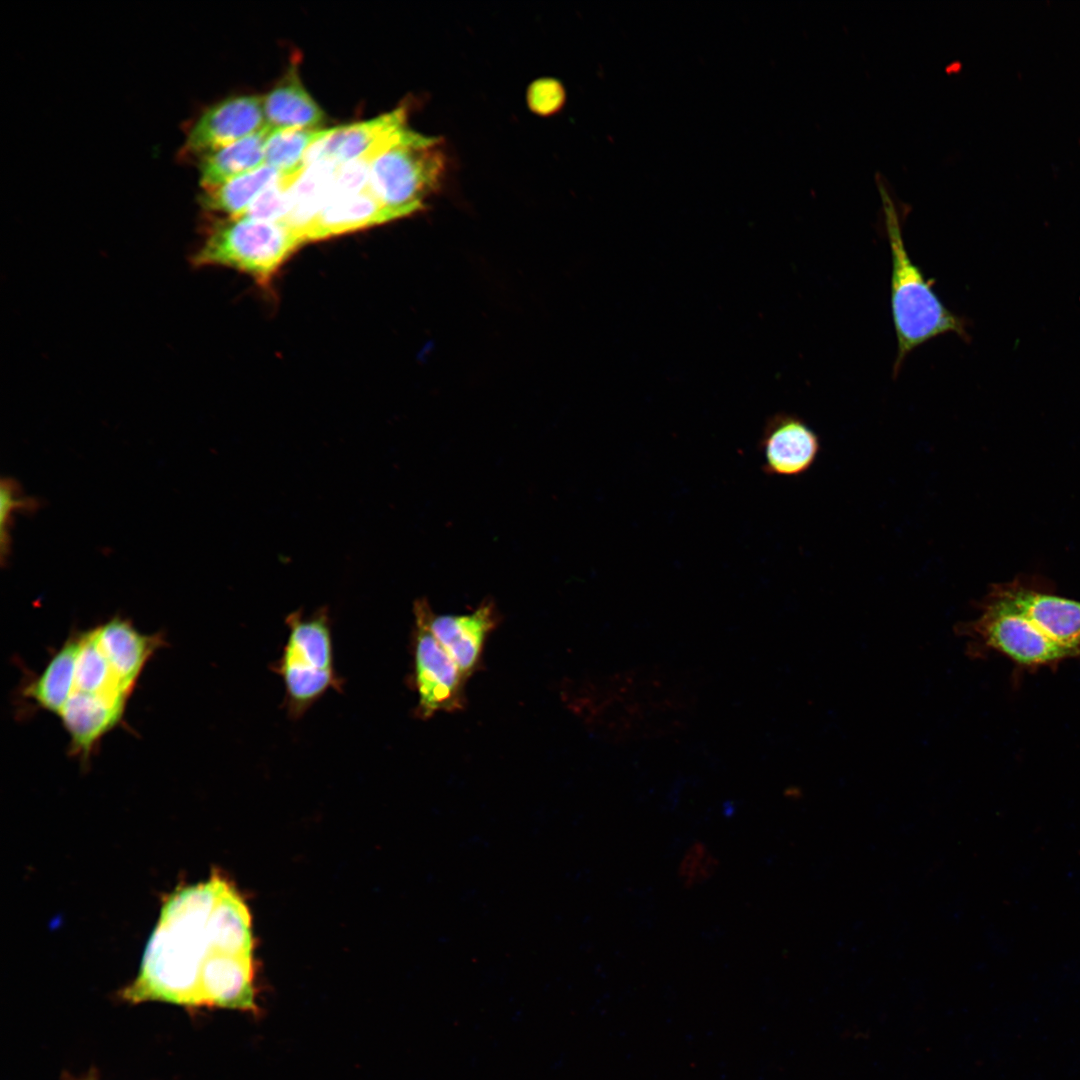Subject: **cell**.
Here are the masks:
<instances>
[{
	"label": "cell",
	"mask_w": 1080,
	"mask_h": 1080,
	"mask_svg": "<svg viewBox=\"0 0 1080 1080\" xmlns=\"http://www.w3.org/2000/svg\"><path fill=\"white\" fill-rule=\"evenodd\" d=\"M252 946L245 902L214 873L169 895L122 998L255 1010Z\"/></svg>",
	"instance_id": "obj_1"
},
{
	"label": "cell",
	"mask_w": 1080,
	"mask_h": 1080,
	"mask_svg": "<svg viewBox=\"0 0 1080 1080\" xmlns=\"http://www.w3.org/2000/svg\"><path fill=\"white\" fill-rule=\"evenodd\" d=\"M882 215L891 252L890 306L897 350L893 376L918 346L942 334L954 333L968 342V322L940 300L922 270L912 261L902 233L901 209L886 178L875 173Z\"/></svg>",
	"instance_id": "obj_2"
},
{
	"label": "cell",
	"mask_w": 1080,
	"mask_h": 1080,
	"mask_svg": "<svg viewBox=\"0 0 1080 1080\" xmlns=\"http://www.w3.org/2000/svg\"><path fill=\"white\" fill-rule=\"evenodd\" d=\"M285 624L287 639L272 670L283 681L289 717L298 719L330 689L341 690L343 679L334 667L328 608L309 616L295 610L286 616Z\"/></svg>",
	"instance_id": "obj_3"
},
{
	"label": "cell",
	"mask_w": 1080,
	"mask_h": 1080,
	"mask_svg": "<svg viewBox=\"0 0 1080 1080\" xmlns=\"http://www.w3.org/2000/svg\"><path fill=\"white\" fill-rule=\"evenodd\" d=\"M447 157L441 138L405 126L373 162L368 188L398 218L424 208L444 177Z\"/></svg>",
	"instance_id": "obj_4"
},
{
	"label": "cell",
	"mask_w": 1080,
	"mask_h": 1080,
	"mask_svg": "<svg viewBox=\"0 0 1080 1080\" xmlns=\"http://www.w3.org/2000/svg\"><path fill=\"white\" fill-rule=\"evenodd\" d=\"M304 243L302 236L284 222L225 218L207 233L192 263L197 267H229L266 286Z\"/></svg>",
	"instance_id": "obj_5"
},
{
	"label": "cell",
	"mask_w": 1080,
	"mask_h": 1080,
	"mask_svg": "<svg viewBox=\"0 0 1080 1080\" xmlns=\"http://www.w3.org/2000/svg\"><path fill=\"white\" fill-rule=\"evenodd\" d=\"M978 609L980 614L977 618L955 626V633L966 640L970 656L997 652L1029 669L1055 666L1067 659L1080 658V649L1055 642L1023 615L989 593L979 602Z\"/></svg>",
	"instance_id": "obj_6"
},
{
	"label": "cell",
	"mask_w": 1080,
	"mask_h": 1080,
	"mask_svg": "<svg viewBox=\"0 0 1080 1080\" xmlns=\"http://www.w3.org/2000/svg\"><path fill=\"white\" fill-rule=\"evenodd\" d=\"M431 609L425 598L413 605L414 685L417 714L422 718L463 706L465 676L434 636L429 623Z\"/></svg>",
	"instance_id": "obj_7"
},
{
	"label": "cell",
	"mask_w": 1080,
	"mask_h": 1080,
	"mask_svg": "<svg viewBox=\"0 0 1080 1080\" xmlns=\"http://www.w3.org/2000/svg\"><path fill=\"white\" fill-rule=\"evenodd\" d=\"M988 593L1023 615L1055 642L1080 649V601L1020 579L994 584Z\"/></svg>",
	"instance_id": "obj_8"
},
{
	"label": "cell",
	"mask_w": 1080,
	"mask_h": 1080,
	"mask_svg": "<svg viewBox=\"0 0 1080 1080\" xmlns=\"http://www.w3.org/2000/svg\"><path fill=\"white\" fill-rule=\"evenodd\" d=\"M265 127L263 98L255 95L230 97L200 115L187 134L185 149L203 156Z\"/></svg>",
	"instance_id": "obj_9"
},
{
	"label": "cell",
	"mask_w": 1080,
	"mask_h": 1080,
	"mask_svg": "<svg viewBox=\"0 0 1080 1080\" xmlns=\"http://www.w3.org/2000/svg\"><path fill=\"white\" fill-rule=\"evenodd\" d=\"M758 448L765 474L796 477L807 472L816 461L820 440L802 418L782 412L767 420Z\"/></svg>",
	"instance_id": "obj_10"
},
{
	"label": "cell",
	"mask_w": 1080,
	"mask_h": 1080,
	"mask_svg": "<svg viewBox=\"0 0 1080 1080\" xmlns=\"http://www.w3.org/2000/svg\"><path fill=\"white\" fill-rule=\"evenodd\" d=\"M497 611L490 600L463 615H439L431 609L430 628L465 677L478 666L489 633L497 623Z\"/></svg>",
	"instance_id": "obj_11"
},
{
	"label": "cell",
	"mask_w": 1080,
	"mask_h": 1080,
	"mask_svg": "<svg viewBox=\"0 0 1080 1080\" xmlns=\"http://www.w3.org/2000/svg\"><path fill=\"white\" fill-rule=\"evenodd\" d=\"M127 699L74 691L61 712L73 754L87 758L100 739L122 719Z\"/></svg>",
	"instance_id": "obj_12"
},
{
	"label": "cell",
	"mask_w": 1080,
	"mask_h": 1080,
	"mask_svg": "<svg viewBox=\"0 0 1080 1080\" xmlns=\"http://www.w3.org/2000/svg\"><path fill=\"white\" fill-rule=\"evenodd\" d=\"M406 120L407 110L402 106L371 120L327 129L305 152L303 167L321 162L337 165L349 162L382 137L406 124Z\"/></svg>",
	"instance_id": "obj_13"
},
{
	"label": "cell",
	"mask_w": 1080,
	"mask_h": 1080,
	"mask_svg": "<svg viewBox=\"0 0 1080 1080\" xmlns=\"http://www.w3.org/2000/svg\"><path fill=\"white\" fill-rule=\"evenodd\" d=\"M94 631L113 673L127 690L132 691L145 664L161 646V636L143 634L127 619L118 616Z\"/></svg>",
	"instance_id": "obj_14"
},
{
	"label": "cell",
	"mask_w": 1080,
	"mask_h": 1080,
	"mask_svg": "<svg viewBox=\"0 0 1080 1080\" xmlns=\"http://www.w3.org/2000/svg\"><path fill=\"white\" fill-rule=\"evenodd\" d=\"M395 219L397 215L367 186L359 192L329 199L304 230L303 237L305 242L323 240Z\"/></svg>",
	"instance_id": "obj_15"
},
{
	"label": "cell",
	"mask_w": 1080,
	"mask_h": 1080,
	"mask_svg": "<svg viewBox=\"0 0 1080 1080\" xmlns=\"http://www.w3.org/2000/svg\"><path fill=\"white\" fill-rule=\"evenodd\" d=\"M266 127L276 129H319L325 115L302 85L292 67L263 98Z\"/></svg>",
	"instance_id": "obj_16"
},
{
	"label": "cell",
	"mask_w": 1080,
	"mask_h": 1080,
	"mask_svg": "<svg viewBox=\"0 0 1080 1080\" xmlns=\"http://www.w3.org/2000/svg\"><path fill=\"white\" fill-rule=\"evenodd\" d=\"M268 133L269 129L265 127L241 140L203 155L199 166L201 187L204 190L214 188L263 166Z\"/></svg>",
	"instance_id": "obj_17"
},
{
	"label": "cell",
	"mask_w": 1080,
	"mask_h": 1080,
	"mask_svg": "<svg viewBox=\"0 0 1080 1080\" xmlns=\"http://www.w3.org/2000/svg\"><path fill=\"white\" fill-rule=\"evenodd\" d=\"M79 634L71 636L50 659L40 676L24 689V695L42 709L59 714L74 692Z\"/></svg>",
	"instance_id": "obj_18"
},
{
	"label": "cell",
	"mask_w": 1080,
	"mask_h": 1080,
	"mask_svg": "<svg viewBox=\"0 0 1080 1080\" xmlns=\"http://www.w3.org/2000/svg\"><path fill=\"white\" fill-rule=\"evenodd\" d=\"M339 165L329 162L304 167L291 188V211L284 223L303 233L328 201ZM305 241V240H304Z\"/></svg>",
	"instance_id": "obj_19"
},
{
	"label": "cell",
	"mask_w": 1080,
	"mask_h": 1080,
	"mask_svg": "<svg viewBox=\"0 0 1080 1080\" xmlns=\"http://www.w3.org/2000/svg\"><path fill=\"white\" fill-rule=\"evenodd\" d=\"M281 173L263 165L214 188L206 189L200 202L207 211L226 218L240 217L257 195Z\"/></svg>",
	"instance_id": "obj_20"
},
{
	"label": "cell",
	"mask_w": 1080,
	"mask_h": 1080,
	"mask_svg": "<svg viewBox=\"0 0 1080 1080\" xmlns=\"http://www.w3.org/2000/svg\"><path fill=\"white\" fill-rule=\"evenodd\" d=\"M128 699L127 690L113 673L100 650L94 629L79 633L74 691Z\"/></svg>",
	"instance_id": "obj_21"
},
{
	"label": "cell",
	"mask_w": 1080,
	"mask_h": 1080,
	"mask_svg": "<svg viewBox=\"0 0 1080 1080\" xmlns=\"http://www.w3.org/2000/svg\"><path fill=\"white\" fill-rule=\"evenodd\" d=\"M327 129H276L269 130L265 143L264 165L280 173H291L303 169V158L307 149Z\"/></svg>",
	"instance_id": "obj_22"
},
{
	"label": "cell",
	"mask_w": 1080,
	"mask_h": 1080,
	"mask_svg": "<svg viewBox=\"0 0 1080 1080\" xmlns=\"http://www.w3.org/2000/svg\"><path fill=\"white\" fill-rule=\"evenodd\" d=\"M303 169L281 173L257 195L240 217L266 222H285L292 206L291 188Z\"/></svg>",
	"instance_id": "obj_23"
},
{
	"label": "cell",
	"mask_w": 1080,
	"mask_h": 1080,
	"mask_svg": "<svg viewBox=\"0 0 1080 1080\" xmlns=\"http://www.w3.org/2000/svg\"><path fill=\"white\" fill-rule=\"evenodd\" d=\"M80 1080H98V1079L94 1075H89V1076H87L85 1078H82Z\"/></svg>",
	"instance_id": "obj_24"
}]
</instances>
